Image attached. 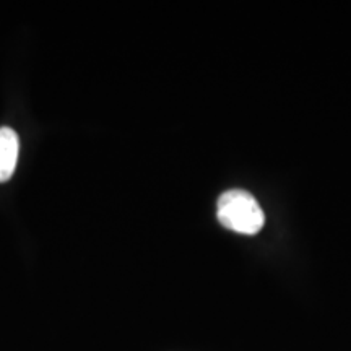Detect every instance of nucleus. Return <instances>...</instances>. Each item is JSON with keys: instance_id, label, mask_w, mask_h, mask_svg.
<instances>
[{"instance_id": "nucleus-1", "label": "nucleus", "mask_w": 351, "mask_h": 351, "mask_svg": "<svg viewBox=\"0 0 351 351\" xmlns=\"http://www.w3.org/2000/svg\"><path fill=\"white\" fill-rule=\"evenodd\" d=\"M217 215L223 226L241 234H256L265 223L256 197L241 189H232L219 197Z\"/></svg>"}, {"instance_id": "nucleus-2", "label": "nucleus", "mask_w": 351, "mask_h": 351, "mask_svg": "<svg viewBox=\"0 0 351 351\" xmlns=\"http://www.w3.org/2000/svg\"><path fill=\"white\" fill-rule=\"evenodd\" d=\"M19 152V134L10 127H0V182L8 181L15 173Z\"/></svg>"}]
</instances>
